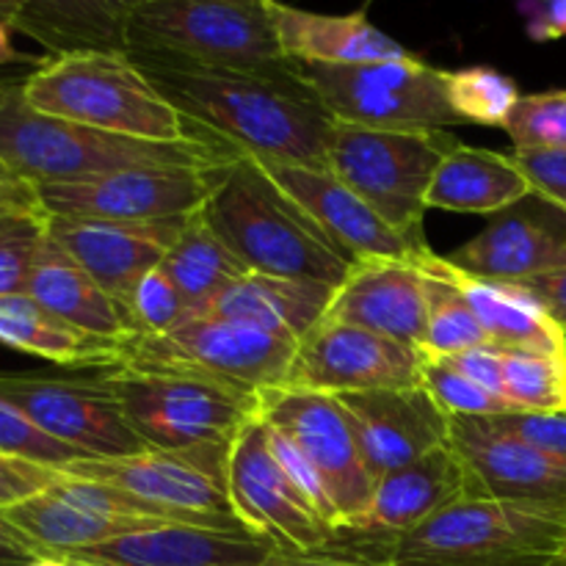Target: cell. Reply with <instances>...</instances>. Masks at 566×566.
<instances>
[{
  "label": "cell",
  "instance_id": "6da1fadb",
  "mask_svg": "<svg viewBox=\"0 0 566 566\" xmlns=\"http://www.w3.org/2000/svg\"><path fill=\"white\" fill-rule=\"evenodd\" d=\"M166 103L197 133L254 160L329 169L335 119L298 81L287 75L219 70L169 55L130 53Z\"/></svg>",
  "mask_w": 566,
  "mask_h": 566
},
{
  "label": "cell",
  "instance_id": "7a4b0ae2",
  "mask_svg": "<svg viewBox=\"0 0 566 566\" xmlns=\"http://www.w3.org/2000/svg\"><path fill=\"white\" fill-rule=\"evenodd\" d=\"M235 149L210 138L142 142L39 114L22 97V81L0 88V166L31 186L81 182L142 166H216Z\"/></svg>",
  "mask_w": 566,
  "mask_h": 566
},
{
  "label": "cell",
  "instance_id": "3957f363",
  "mask_svg": "<svg viewBox=\"0 0 566 566\" xmlns=\"http://www.w3.org/2000/svg\"><path fill=\"white\" fill-rule=\"evenodd\" d=\"M202 216L243 269L254 274L340 287L352 271L318 224L249 155H238L227 166Z\"/></svg>",
  "mask_w": 566,
  "mask_h": 566
},
{
  "label": "cell",
  "instance_id": "277c9868",
  "mask_svg": "<svg viewBox=\"0 0 566 566\" xmlns=\"http://www.w3.org/2000/svg\"><path fill=\"white\" fill-rule=\"evenodd\" d=\"M22 97L39 114L114 136L142 142L208 138L193 130L175 105L166 103L130 55L92 53L44 59L31 75L22 77Z\"/></svg>",
  "mask_w": 566,
  "mask_h": 566
},
{
  "label": "cell",
  "instance_id": "5b68a950",
  "mask_svg": "<svg viewBox=\"0 0 566 566\" xmlns=\"http://www.w3.org/2000/svg\"><path fill=\"white\" fill-rule=\"evenodd\" d=\"M130 53L169 55L219 70L287 75L269 0H133Z\"/></svg>",
  "mask_w": 566,
  "mask_h": 566
},
{
  "label": "cell",
  "instance_id": "8992f818",
  "mask_svg": "<svg viewBox=\"0 0 566 566\" xmlns=\"http://www.w3.org/2000/svg\"><path fill=\"white\" fill-rule=\"evenodd\" d=\"M396 566H566V509L462 497L392 547Z\"/></svg>",
  "mask_w": 566,
  "mask_h": 566
},
{
  "label": "cell",
  "instance_id": "52a82bcc",
  "mask_svg": "<svg viewBox=\"0 0 566 566\" xmlns=\"http://www.w3.org/2000/svg\"><path fill=\"white\" fill-rule=\"evenodd\" d=\"M296 352L298 343L291 337L216 315H193L166 335H127L119 340L114 370L191 376L260 398L287 385Z\"/></svg>",
  "mask_w": 566,
  "mask_h": 566
},
{
  "label": "cell",
  "instance_id": "ba28073f",
  "mask_svg": "<svg viewBox=\"0 0 566 566\" xmlns=\"http://www.w3.org/2000/svg\"><path fill=\"white\" fill-rule=\"evenodd\" d=\"M459 144L448 130H374L335 122L329 171L415 247L423 238L426 197L437 169Z\"/></svg>",
  "mask_w": 566,
  "mask_h": 566
},
{
  "label": "cell",
  "instance_id": "9c48e42d",
  "mask_svg": "<svg viewBox=\"0 0 566 566\" xmlns=\"http://www.w3.org/2000/svg\"><path fill=\"white\" fill-rule=\"evenodd\" d=\"M446 72L418 55L359 66L296 64V75L335 122L374 130H451Z\"/></svg>",
  "mask_w": 566,
  "mask_h": 566
},
{
  "label": "cell",
  "instance_id": "30bf717a",
  "mask_svg": "<svg viewBox=\"0 0 566 566\" xmlns=\"http://www.w3.org/2000/svg\"><path fill=\"white\" fill-rule=\"evenodd\" d=\"M97 376L130 429L158 451L232 446L243 426L258 418L260 398L213 381L133 370H103Z\"/></svg>",
  "mask_w": 566,
  "mask_h": 566
},
{
  "label": "cell",
  "instance_id": "8fae6325",
  "mask_svg": "<svg viewBox=\"0 0 566 566\" xmlns=\"http://www.w3.org/2000/svg\"><path fill=\"white\" fill-rule=\"evenodd\" d=\"M258 415L285 440H291L318 475L335 512L337 528L363 523L374 501L376 481L365 468L352 418L343 403L326 392L274 387L260 396Z\"/></svg>",
  "mask_w": 566,
  "mask_h": 566
},
{
  "label": "cell",
  "instance_id": "7c38bea8",
  "mask_svg": "<svg viewBox=\"0 0 566 566\" xmlns=\"http://www.w3.org/2000/svg\"><path fill=\"white\" fill-rule=\"evenodd\" d=\"M230 446L149 451L125 459H83L64 470L72 479L99 481L177 514L188 525L249 534L227 495ZM254 536V534H252Z\"/></svg>",
  "mask_w": 566,
  "mask_h": 566
},
{
  "label": "cell",
  "instance_id": "4fadbf2b",
  "mask_svg": "<svg viewBox=\"0 0 566 566\" xmlns=\"http://www.w3.org/2000/svg\"><path fill=\"white\" fill-rule=\"evenodd\" d=\"M232 160L216 166H142V169L114 171L81 182L36 186V193L42 210L53 219L116 221V224L188 219L213 197Z\"/></svg>",
  "mask_w": 566,
  "mask_h": 566
},
{
  "label": "cell",
  "instance_id": "5bb4252c",
  "mask_svg": "<svg viewBox=\"0 0 566 566\" xmlns=\"http://www.w3.org/2000/svg\"><path fill=\"white\" fill-rule=\"evenodd\" d=\"M227 495L243 528L271 542L280 553L321 556L335 539V528L274 457L269 426L260 415L232 440Z\"/></svg>",
  "mask_w": 566,
  "mask_h": 566
},
{
  "label": "cell",
  "instance_id": "9a60e30c",
  "mask_svg": "<svg viewBox=\"0 0 566 566\" xmlns=\"http://www.w3.org/2000/svg\"><path fill=\"white\" fill-rule=\"evenodd\" d=\"M0 401L20 409L50 437L92 459H125L149 451L97 374L83 379L0 374Z\"/></svg>",
  "mask_w": 566,
  "mask_h": 566
},
{
  "label": "cell",
  "instance_id": "2e32d148",
  "mask_svg": "<svg viewBox=\"0 0 566 566\" xmlns=\"http://www.w3.org/2000/svg\"><path fill=\"white\" fill-rule=\"evenodd\" d=\"M423 352L352 324L321 321L293 359L285 387L346 396L420 385Z\"/></svg>",
  "mask_w": 566,
  "mask_h": 566
},
{
  "label": "cell",
  "instance_id": "e0dca14e",
  "mask_svg": "<svg viewBox=\"0 0 566 566\" xmlns=\"http://www.w3.org/2000/svg\"><path fill=\"white\" fill-rule=\"evenodd\" d=\"M448 446L464 470V497L566 509V470L492 418H451Z\"/></svg>",
  "mask_w": 566,
  "mask_h": 566
},
{
  "label": "cell",
  "instance_id": "ac0fdd59",
  "mask_svg": "<svg viewBox=\"0 0 566 566\" xmlns=\"http://www.w3.org/2000/svg\"><path fill=\"white\" fill-rule=\"evenodd\" d=\"M464 274L492 282H523L566 269V208L531 191L490 224L446 254Z\"/></svg>",
  "mask_w": 566,
  "mask_h": 566
},
{
  "label": "cell",
  "instance_id": "d6986e66",
  "mask_svg": "<svg viewBox=\"0 0 566 566\" xmlns=\"http://www.w3.org/2000/svg\"><path fill=\"white\" fill-rule=\"evenodd\" d=\"M260 164L352 265L363 260H415L429 252V247H415L401 232L392 230L329 169L274 160Z\"/></svg>",
  "mask_w": 566,
  "mask_h": 566
},
{
  "label": "cell",
  "instance_id": "ffe728a7",
  "mask_svg": "<svg viewBox=\"0 0 566 566\" xmlns=\"http://www.w3.org/2000/svg\"><path fill=\"white\" fill-rule=\"evenodd\" d=\"M352 418L365 468L379 481L381 475L407 468L434 448L448 446L451 418L437 407L423 387L370 390L335 396Z\"/></svg>",
  "mask_w": 566,
  "mask_h": 566
},
{
  "label": "cell",
  "instance_id": "44dd1931",
  "mask_svg": "<svg viewBox=\"0 0 566 566\" xmlns=\"http://www.w3.org/2000/svg\"><path fill=\"white\" fill-rule=\"evenodd\" d=\"M182 224L186 219L116 224L48 216V235L125 310L142 276L164 263Z\"/></svg>",
  "mask_w": 566,
  "mask_h": 566
},
{
  "label": "cell",
  "instance_id": "7402d4cb",
  "mask_svg": "<svg viewBox=\"0 0 566 566\" xmlns=\"http://www.w3.org/2000/svg\"><path fill=\"white\" fill-rule=\"evenodd\" d=\"M324 321L359 326L423 352L429 332L426 274L415 260L354 263Z\"/></svg>",
  "mask_w": 566,
  "mask_h": 566
},
{
  "label": "cell",
  "instance_id": "603a6c76",
  "mask_svg": "<svg viewBox=\"0 0 566 566\" xmlns=\"http://www.w3.org/2000/svg\"><path fill=\"white\" fill-rule=\"evenodd\" d=\"M464 495L468 492H464L462 462L451 446H440L407 468L381 475L363 523L340 531L363 539L392 564V547L403 534L418 528L451 503L462 501Z\"/></svg>",
  "mask_w": 566,
  "mask_h": 566
},
{
  "label": "cell",
  "instance_id": "cb8c5ba5",
  "mask_svg": "<svg viewBox=\"0 0 566 566\" xmlns=\"http://www.w3.org/2000/svg\"><path fill=\"white\" fill-rule=\"evenodd\" d=\"M6 517L36 542L48 556L66 558L72 553L105 545L119 536L158 528V520L122 517L103 503L97 481L64 475L55 486L6 509ZM180 525V523H177Z\"/></svg>",
  "mask_w": 566,
  "mask_h": 566
},
{
  "label": "cell",
  "instance_id": "d4e9b609",
  "mask_svg": "<svg viewBox=\"0 0 566 566\" xmlns=\"http://www.w3.org/2000/svg\"><path fill=\"white\" fill-rule=\"evenodd\" d=\"M274 553L280 551L260 536L171 523L72 553L66 562L77 566H265Z\"/></svg>",
  "mask_w": 566,
  "mask_h": 566
},
{
  "label": "cell",
  "instance_id": "484cf974",
  "mask_svg": "<svg viewBox=\"0 0 566 566\" xmlns=\"http://www.w3.org/2000/svg\"><path fill=\"white\" fill-rule=\"evenodd\" d=\"M130 6L133 0H9L6 22L42 44L50 59L130 55Z\"/></svg>",
  "mask_w": 566,
  "mask_h": 566
},
{
  "label": "cell",
  "instance_id": "4316f807",
  "mask_svg": "<svg viewBox=\"0 0 566 566\" xmlns=\"http://www.w3.org/2000/svg\"><path fill=\"white\" fill-rule=\"evenodd\" d=\"M368 9L370 6L352 14H318L269 0L282 53L293 64L359 66L415 55L401 42L379 31L368 20Z\"/></svg>",
  "mask_w": 566,
  "mask_h": 566
},
{
  "label": "cell",
  "instance_id": "83f0119b",
  "mask_svg": "<svg viewBox=\"0 0 566 566\" xmlns=\"http://www.w3.org/2000/svg\"><path fill=\"white\" fill-rule=\"evenodd\" d=\"M434 265L462 293L492 346L503 352H539L566 357V332L517 285L464 274L440 254H434Z\"/></svg>",
  "mask_w": 566,
  "mask_h": 566
},
{
  "label": "cell",
  "instance_id": "f1b7e54d",
  "mask_svg": "<svg viewBox=\"0 0 566 566\" xmlns=\"http://www.w3.org/2000/svg\"><path fill=\"white\" fill-rule=\"evenodd\" d=\"M337 287L313 280H287L247 271L208 315L258 326L302 343L329 313Z\"/></svg>",
  "mask_w": 566,
  "mask_h": 566
},
{
  "label": "cell",
  "instance_id": "f546056e",
  "mask_svg": "<svg viewBox=\"0 0 566 566\" xmlns=\"http://www.w3.org/2000/svg\"><path fill=\"white\" fill-rule=\"evenodd\" d=\"M25 296L42 304L55 318L66 321L88 335L125 340L130 335L127 315L53 238L44 232V241L33 260Z\"/></svg>",
  "mask_w": 566,
  "mask_h": 566
},
{
  "label": "cell",
  "instance_id": "4dcf8cb0",
  "mask_svg": "<svg viewBox=\"0 0 566 566\" xmlns=\"http://www.w3.org/2000/svg\"><path fill=\"white\" fill-rule=\"evenodd\" d=\"M531 191L534 186L514 164L512 153H492L459 142L437 169L426 208L495 216Z\"/></svg>",
  "mask_w": 566,
  "mask_h": 566
},
{
  "label": "cell",
  "instance_id": "1f68e13d",
  "mask_svg": "<svg viewBox=\"0 0 566 566\" xmlns=\"http://www.w3.org/2000/svg\"><path fill=\"white\" fill-rule=\"evenodd\" d=\"M0 343L64 368H83L94 374L114 370L119 363V340L75 329L25 293L0 296Z\"/></svg>",
  "mask_w": 566,
  "mask_h": 566
},
{
  "label": "cell",
  "instance_id": "d6a6232c",
  "mask_svg": "<svg viewBox=\"0 0 566 566\" xmlns=\"http://www.w3.org/2000/svg\"><path fill=\"white\" fill-rule=\"evenodd\" d=\"M160 269L180 287L193 315H208L210 307L247 274L241 260L205 221L202 210L188 216Z\"/></svg>",
  "mask_w": 566,
  "mask_h": 566
},
{
  "label": "cell",
  "instance_id": "836d02e7",
  "mask_svg": "<svg viewBox=\"0 0 566 566\" xmlns=\"http://www.w3.org/2000/svg\"><path fill=\"white\" fill-rule=\"evenodd\" d=\"M434 254L437 252L429 249L415 258V263L426 274V293H429V332H426L423 352L431 357H457V354L490 346L484 326L479 324L462 293L437 271Z\"/></svg>",
  "mask_w": 566,
  "mask_h": 566
},
{
  "label": "cell",
  "instance_id": "e575fe53",
  "mask_svg": "<svg viewBox=\"0 0 566 566\" xmlns=\"http://www.w3.org/2000/svg\"><path fill=\"white\" fill-rule=\"evenodd\" d=\"M503 398L514 412H566V357L503 352Z\"/></svg>",
  "mask_w": 566,
  "mask_h": 566
},
{
  "label": "cell",
  "instance_id": "d590c367",
  "mask_svg": "<svg viewBox=\"0 0 566 566\" xmlns=\"http://www.w3.org/2000/svg\"><path fill=\"white\" fill-rule=\"evenodd\" d=\"M448 103L464 125L506 127L514 105L520 103V88L503 72L492 66H462L448 70Z\"/></svg>",
  "mask_w": 566,
  "mask_h": 566
},
{
  "label": "cell",
  "instance_id": "8d00e7d4",
  "mask_svg": "<svg viewBox=\"0 0 566 566\" xmlns=\"http://www.w3.org/2000/svg\"><path fill=\"white\" fill-rule=\"evenodd\" d=\"M420 387L437 401L448 418H497L514 412L501 396L459 374L446 357H420Z\"/></svg>",
  "mask_w": 566,
  "mask_h": 566
},
{
  "label": "cell",
  "instance_id": "74e56055",
  "mask_svg": "<svg viewBox=\"0 0 566 566\" xmlns=\"http://www.w3.org/2000/svg\"><path fill=\"white\" fill-rule=\"evenodd\" d=\"M503 130L514 153H566V88L523 94Z\"/></svg>",
  "mask_w": 566,
  "mask_h": 566
},
{
  "label": "cell",
  "instance_id": "f35d334b",
  "mask_svg": "<svg viewBox=\"0 0 566 566\" xmlns=\"http://www.w3.org/2000/svg\"><path fill=\"white\" fill-rule=\"evenodd\" d=\"M125 315L130 324V335H166L193 318V310L188 307L180 287L158 265L142 276L127 302Z\"/></svg>",
  "mask_w": 566,
  "mask_h": 566
},
{
  "label": "cell",
  "instance_id": "ab89813d",
  "mask_svg": "<svg viewBox=\"0 0 566 566\" xmlns=\"http://www.w3.org/2000/svg\"><path fill=\"white\" fill-rule=\"evenodd\" d=\"M0 453H3V457L22 459V462L42 464V468L61 470V473H64L70 464L92 459L88 453L77 451V448L50 437L48 431L39 429L31 418H25L20 409L9 407V403L3 401H0Z\"/></svg>",
  "mask_w": 566,
  "mask_h": 566
},
{
  "label": "cell",
  "instance_id": "60d3db41",
  "mask_svg": "<svg viewBox=\"0 0 566 566\" xmlns=\"http://www.w3.org/2000/svg\"><path fill=\"white\" fill-rule=\"evenodd\" d=\"M492 423L566 470V412H506Z\"/></svg>",
  "mask_w": 566,
  "mask_h": 566
},
{
  "label": "cell",
  "instance_id": "b9f144b4",
  "mask_svg": "<svg viewBox=\"0 0 566 566\" xmlns=\"http://www.w3.org/2000/svg\"><path fill=\"white\" fill-rule=\"evenodd\" d=\"M66 473L0 453V512L59 484Z\"/></svg>",
  "mask_w": 566,
  "mask_h": 566
},
{
  "label": "cell",
  "instance_id": "7bdbcfd3",
  "mask_svg": "<svg viewBox=\"0 0 566 566\" xmlns=\"http://www.w3.org/2000/svg\"><path fill=\"white\" fill-rule=\"evenodd\" d=\"M44 232H48V221L39 230L0 241V296L25 293L28 276H31L33 260H36L39 247H42Z\"/></svg>",
  "mask_w": 566,
  "mask_h": 566
},
{
  "label": "cell",
  "instance_id": "ee69618b",
  "mask_svg": "<svg viewBox=\"0 0 566 566\" xmlns=\"http://www.w3.org/2000/svg\"><path fill=\"white\" fill-rule=\"evenodd\" d=\"M512 158L528 177L534 191L545 193L566 208V153H514L512 149Z\"/></svg>",
  "mask_w": 566,
  "mask_h": 566
},
{
  "label": "cell",
  "instance_id": "f6af8a7d",
  "mask_svg": "<svg viewBox=\"0 0 566 566\" xmlns=\"http://www.w3.org/2000/svg\"><path fill=\"white\" fill-rule=\"evenodd\" d=\"M446 359L459 370V374L468 376L470 381H475V385H481L484 390L503 398V348L492 346L490 343V346L473 348V352H464ZM503 401H506V398H503Z\"/></svg>",
  "mask_w": 566,
  "mask_h": 566
},
{
  "label": "cell",
  "instance_id": "bcb514c9",
  "mask_svg": "<svg viewBox=\"0 0 566 566\" xmlns=\"http://www.w3.org/2000/svg\"><path fill=\"white\" fill-rule=\"evenodd\" d=\"M517 11L523 14L525 33L534 42L566 39V0H523Z\"/></svg>",
  "mask_w": 566,
  "mask_h": 566
},
{
  "label": "cell",
  "instance_id": "7dc6e473",
  "mask_svg": "<svg viewBox=\"0 0 566 566\" xmlns=\"http://www.w3.org/2000/svg\"><path fill=\"white\" fill-rule=\"evenodd\" d=\"M520 291L528 293L553 321L566 332V269L556 271V274L534 276V280L512 282Z\"/></svg>",
  "mask_w": 566,
  "mask_h": 566
},
{
  "label": "cell",
  "instance_id": "c3c4849f",
  "mask_svg": "<svg viewBox=\"0 0 566 566\" xmlns=\"http://www.w3.org/2000/svg\"><path fill=\"white\" fill-rule=\"evenodd\" d=\"M48 553L0 512V566H31Z\"/></svg>",
  "mask_w": 566,
  "mask_h": 566
},
{
  "label": "cell",
  "instance_id": "681fc988",
  "mask_svg": "<svg viewBox=\"0 0 566 566\" xmlns=\"http://www.w3.org/2000/svg\"><path fill=\"white\" fill-rule=\"evenodd\" d=\"M44 213L36 186L25 180H0V216Z\"/></svg>",
  "mask_w": 566,
  "mask_h": 566
},
{
  "label": "cell",
  "instance_id": "f907efd6",
  "mask_svg": "<svg viewBox=\"0 0 566 566\" xmlns=\"http://www.w3.org/2000/svg\"><path fill=\"white\" fill-rule=\"evenodd\" d=\"M265 566H396V564H370V562H348V558H326V556H291V553H274Z\"/></svg>",
  "mask_w": 566,
  "mask_h": 566
},
{
  "label": "cell",
  "instance_id": "816d5d0a",
  "mask_svg": "<svg viewBox=\"0 0 566 566\" xmlns=\"http://www.w3.org/2000/svg\"><path fill=\"white\" fill-rule=\"evenodd\" d=\"M48 221V213H20V216H0V241L25 235V232L39 230Z\"/></svg>",
  "mask_w": 566,
  "mask_h": 566
},
{
  "label": "cell",
  "instance_id": "f5cc1de1",
  "mask_svg": "<svg viewBox=\"0 0 566 566\" xmlns=\"http://www.w3.org/2000/svg\"><path fill=\"white\" fill-rule=\"evenodd\" d=\"M6 9H9V0H0V66L17 64V61H36L31 59V55L20 53V50L14 48V42H11V28L9 22H6ZM42 61H36V64H42Z\"/></svg>",
  "mask_w": 566,
  "mask_h": 566
},
{
  "label": "cell",
  "instance_id": "db71d44e",
  "mask_svg": "<svg viewBox=\"0 0 566 566\" xmlns=\"http://www.w3.org/2000/svg\"><path fill=\"white\" fill-rule=\"evenodd\" d=\"M31 566H77V564L66 562V558H59V556H44L39 558V562H33Z\"/></svg>",
  "mask_w": 566,
  "mask_h": 566
},
{
  "label": "cell",
  "instance_id": "11a10c76",
  "mask_svg": "<svg viewBox=\"0 0 566 566\" xmlns=\"http://www.w3.org/2000/svg\"><path fill=\"white\" fill-rule=\"evenodd\" d=\"M0 180H17V177H14V175H9V171H6L3 166H0Z\"/></svg>",
  "mask_w": 566,
  "mask_h": 566
},
{
  "label": "cell",
  "instance_id": "9f6ffc18",
  "mask_svg": "<svg viewBox=\"0 0 566 566\" xmlns=\"http://www.w3.org/2000/svg\"><path fill=\"white\" fill-rule=\"evenodd\" d=\"M6 86V83H0V88H3Z\"/></svg>",
  "mask_w": 566,
  "mask_h": 566
}]
</instances>
